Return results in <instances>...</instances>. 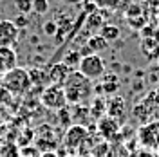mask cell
I'll return each mask as SVG.
<instances>
[{
  "label": "cell",
  "instance_id": "13",
  "mask_svg": "<svg viewBox=\"0 0 159 157\" xmlns=\"http://www.w3.org/2000/svg\"><path fill=\"white\" fill-rule=\"evenodd\" d=\"M15 7L20 15H27L33 11V0H15Z\"/></svg>",
  "mask_w": 159,
  "mask_h": 157
},
{
  "label": "cell",
  "instance_id": "17",
  "mask_svg": "<svg viewBox=\"0 0 159 157\" xmlns=\"http://www.w3.org/2000/svg\"><path fill=\"white\" fill-rule=\"evenodd\" d=\"M54 31H56V24H45V33L47 34H54Z\"/></svg>",
  "mask_w": 159,
  "mask_h": 157
},
{
  "label": "cell",
  "instance_id": "16",
  "mask_svg": "<svg viewBox=\"0 0 159 157\" xmlns=\"http://www.w3.org/2000/svg\"><path fill=\"white\" fill-rule=\"evenodd\" d=\"M136 157H157V155H156V152H152V150H145V148H143Z\"/></svg>",
  "mask_w": 159,
  "mask_h": 157
},
{
  "label": "cell",
  "instance_id": "6",
  "mask_svg": "<svg viewBox=\"0 0 159 157\" xmlns=\"http://www.w3.org/2000/svg\"><path fill=\"white\" fill-rule=\"evenodd\" d=\"M89 137V132H87V128L81 127V125H74V127H70L67 132H65V137H63V145L70 150H80V148L83 146V143L87 141Z\"/></svg>",
  "mask_w": 159,
  "mask_h": 157
},
{
  "label": "cell",
  "instance_id": "4",
  "mask_svg": "<svg viewBox=\"0 0 159 157\" xmlns=\"http://www.w3.org/2000/svg\"><path fill=\"white\" fill-rule=\"evenodd\" d=\"M42 105L45 108L51 110H60L67 105V98H65V92L61 85H49L42 92Z\"/></svg>",
  "mask_w": 159,
  "mask_h": 157
},
{
  "label": "cell",
  "instance_id": "7",
  "mask_svg": "<svg viewBox=\"0 0 159 157\" xmlns=\"http://www.w3.org/2000/svg\"><path fill=\"white\" fill-rule=\"evenodd\" d=\"M18 40V27L13 20H0V47H11Z\"/></svg>",
  "mask_w": 159,
  "mask_h": 157
},
{
  "label": "cell",
  "instance_id": "2",
  "mask_svg": "<svg viewBox=\"0 0 159 157\" xmlns=\"http://www.w3.org/2000/svg\"><path fill=\"white\" fill-rule=\"evenodd\" d=\"M31 72L22 67H15L13 70L2 74V87L11 94H25L31 90Z\"/></svg>",
  "mask_w": 159,
  "mask_h": 157
},
{
  "label": "cell",
  "instance_id": "14",
  "mask_svg": "<svg viewBox=\"0 0 159 157\" xmlns=\"http://www.w3.org/2000/svg\"><path fill=\"white\" fill-rule=\"evenodd\" d=\"M33 11L36 15H45L49 11V0H33Z\"/></svg>",
  "mask_w": 159,
  "mask_h": 157
},
{
  "label": "cell",
  "instance_id": "3",
  "mask_svg": "<svg viewBox=\"0 0 159 157\" xmlns=\"http://www.w3.org/2000/svg\"><path fill=\"white\" fill-rule=\"evenodd\" d=\"M78 72H81L90 81L99 79L105 74V61L101 60L99 54H85V56H81L78 63Z\"/></svg>",
  "mask_w": 159,
  "mask_h": 157
},
{
  "label": "cell",
  "instance_id": "10",
  "mask_svg": "<svg viewBox=\"0 0 159 157\" xmlns=\"http://www.w3.org/2000/svg\"><path fill=\"white\" fill-rule=\"evenodd\" d=\"M107 45H109V42H105L99 34H92L87 42V49H90V54H98L101 51H105Z\"/></svg>",
  "mask_w": 159,
  "mask_h": 157
},
{
  "label": "cell",
  "instance_id": "1",
  "mask_svg": "<svg viewBox=\"0 0 159 157\" xmlns=\"http://www.w3.org/2000/svg\"><path fill=\"white\" fill-rule=\"evenodd\" d=\"M63 92L67 103H83L92 96V81L89 78H85L81 72L78 70H70V74L67 76V79L63 81Z\"/></svg>",
  "mask_w": 159,
  "mask_h": 157
},
{
  "label": "cell",
  "instance_id": "9",
  "mask_svg": "<svg viewBox=\"0 0 159 157\" xmlns=\"http://www.w3.org/2000/svg\"><path fill=\"white\" fill-rule=\"evenodd\" d=\"M69 74H70V67H67L63 61L61 63H54L49 70L51 85H63V81L67 79Z\"/></svg>",
  "mask_w": 159,
  "mask_h": 157
},
{
  "label": "cell",
  "instance_id": "19",
  "mask_svg": "<svg viewBox=\"0 0 159 157\" xmlns=\"http://www.w3.org/2000/svg\"><path fill=\"white\" fill-rule=\"evenodd\" d=\"M65 2H69V4H80L81 0H65Z\"/></svg>",
  "mask_w": 159,
  "mask_h": 157
},
{
  "label": "cell",
  "instance_id": "8",
  "mask_svg": "<svg viewBox=\"0 0 159 157\" xmlns=\"http://www.w3.org/2000/svg\"><path fill=\"white\" fill-rule=\"evenodd\" d=\"M18 56L13 47H0V74H6L16 67Z\"/></svg>",
  "mask_w": 159,
  "mask_h": 157
},
{
  "label": "cell",
  "instance_id": "11",
  "mask_svg": "<svg viewBox=\"0 0 159 157\" xmlns=\"http://www.w3.org/2000/svg\"><path fill=\"white\" fill-rule=\"evenodd\" d=\"M116 130H118V121H114L112 118H105V119L99 121V132H101L103 137H110V136H114Z\"/></svg>",
  "mask_w": 159,
  "mask_h": 157
},
{
  "label": "cell",
  "instance_id": "20",
  "mask_svg": "<svg viewBox=\"0 0 159 157\" xmlns=\"http://www.w3.org/2000/svg\"><path fill=\"white\" fill-rule=\"evenodd\" d=\"M65 157H76V155H65Z\"/></svg>",
  "mask_w": 159,
  "mask_h": 157
},
{
  "label": "cell",
  "instance_id": "12",
  "mask_svg": "<svg viewBox=\"0 0 159 157\" xmlns=\"http://www.w3.org/2000/svg\"><path fill=\"white\" fill-rule=\"evenodd\" d=\"M99 36L105 40V42H114V40L119 38V27L107 24V25L101 27V34H99Z\"/></svg>",
  "mask_w": 159,
  "mask_h": 157
},
{
  "label": "cell",
  "instance_id": "18",
  "mask_svg": "<svg viewBox=\"0 0 159 157\" xmlns=\"http://www.w3.org/2000/svg\"><path fill=\"white\" fill-rule=\"evenodd\" d=\"M40 157H60V155L56 154V152H43Z\"/></svg>",
  "mask_w": 159,
  "mask_h": 157
},
{
  "label": "cell",
  "instance_id": "15",
  "mask_svg": "<svg viewBox=\"0 0 159 157\" xmlns=\"http://www.w3.org/2000/svg\"><path fill=\"white\" fill-rule=\"evenodd\" d=\"M15 25H16V27H27V25H29V20H27V16H25V15H20V16H16V18H15Z\"/></svg>",
  "mask_w": 159,
  "mask_h": 157
},
{
  "label": "cell",
  "instance_id": "5",
  "mask_svg": "<svg viewBox=\"0 0 159 157\" xmlns=\"http://www.w3.org/2000/svg\"><path fill=\"white\" fill-rule=\"evenodd\" d=\"M139 141L141 145L145 146V150H156L159 148V121H152V123H147L139 128L138 132Z\"/></svg>",
  "mask_w": 159,
  "mask_h": 157
}]
</instances>
